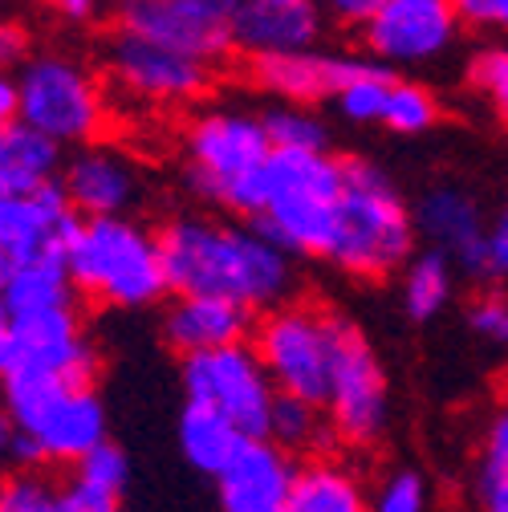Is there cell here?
Here are the masks:
<instances>
[{"label": "cell", "instance_id": "obj_27", "mask_svg": "<svg viewBox=\"0 0 508 512\" xmlns=\"http://www.w3.org/2000/svg\"><path fill=\"white\" fill-rule=\"evenodd\" d=\"M240 439L244 435L224 415H216L212 407H200V403H187L179 415V427H175V443H179L183 464L208 480L232 460Z\"/></svg>", "mask_w": 508, "mask_h": 512}, {"label": "cell", "instance_id": "obj_26", "mask_svg": "<svg viewBox=\"0 0 508 512\" xmlns=\"http://www.w3.org/2000/svg\"><path fill=\"white\" fill-rule=\"evenodd\" d=\"M61 147L37 135L21 118L0 122V191H33L57 179Z\"/></svg>", "mask_w": 508, "mask_h": 512}, {"label": "cell", "instance_id": "obj_16", "mask_svg": "<svg viewBox=\"0 0 508 512\" xmlns=\"http://www.w3.org/2000/svg\"><path fill=\"white\" fill-rule=\"evenodd\" d=\"M9 370L41 374V378H94L98 354H94V342L78 317V305L33 313V317H13Z\"/></svg>", "mask_w": 508, "mask_h": 512}, {"label": "cell", "instance_id": "obj_44", "mask_svg": "<svg viewBox=\"0 0 508 512\" xmlns=\"http://www.w3.org/2000/svg\"><path fill=\"white\" fill-rule=\"evenodd\" d=\"M13 265H17V261H13V256H9L5 248H0V285H5V281H9V273H13Z\"/></svg>", "mask_w": 508, "mask_h": 512}, {"label": "cell", "instance_id": "obj_29", "mask_svg": "<svg viewBox=\"0 0 508 512\" xmlns=\"http://www.w3.org/2000/svg\"><path fill=\"white\" fill-rule=\"evenodd\" d=\"M468 496L476 508L504 512L508 508V415L496 411L476 443L468 464Z\"/></svg>", "mask_w": 508, "mask_h": 512}, {"label": "cell", "instance_id": "obj_17", "mask_svg": "<svg viewBox=\"0 0 508 512\" xmlns=\"http://www.w3.org/2000/svg\"><path fill=\"white\" fill-rule=\"evenodd\" d=\"M297 460L269 435H244L232 460L212 476L224 512H285Z\"/></svg>", "mask_w": 508, "mask_h": 512}, {"label": "cell", "instance_id": "obj_42", "mask_svg": "<svg viewBox=\"0 0 508 512\" xmlns=\"http://www.w3.org/2000/svg\"><path fill=\"white\" fill-rule=\"evenodd\" d=\"M9 362H13V313L0 301V374L9 370Z\"/></svg>", "mask_w": 508, "mask_h": 512}, {"label": "cell", "instance_id": "obj_3", "mask_svg": "<svg viewBox=\"0 0 508 512\" xmlns=\"http://www.w3.org/2000/svg\"><path fill=\"white\" fill-rule=\"evenodd\" d=\"M419 248L411 204L370 159H342V191L322 261L354 281H391Z\"/></svg>", "mask_w": 508, "mask_h": 512}, {"label": "cell", "instance_id": "obj_13", "mask_svg": "<svg viewBox=\"0 0 508 512\" xmlns=\"http://www.w3.org/2000/svg\"><path fill=\"white\" fill-rule=\"evenodd\" d=\"M322 407L334 439L350 447H374L391 431V378L383 370L378 350L354 322L342 326L334 370H330V391Z\"/></svg>", "mask_w": 508, "mask_h": 512}, {"label": "cell", "instance_id": "obj_19", "mask_svg": "<svg viewBox=\"0 0 508 512\" xmlns=\"http://www.w3.org/2000/svg\"><path fill=\"white\" fill-rule=\"evenodd\" d=\"M366 66V53H342V49H322L305 45V49H289V53H269V57H252V78L257 86L281 102H330L334 90L358 70Z\"/></svg>", "mask_w": 508, "mask_h": 512}, {"label": "cell", "instance_id": "obj_1", "mask_svg": "<svg viewBox=\"0 0 508 512\" xmlns=\"http://www.w3.org/2000/svg\"><path fill=\"white\" fill-rule=\"evenodd\" d=\"M167 293H208L248 313L297 293V261L244 216L179 212L159 232Z\"/></svg>", "mask_w": 508, "mask_h": 512}, {"label": "cell", "instance_id": "obj_8", "mask_svg": "<svg viewBox=\"0 0 508 512\" xmlns=\"http://www.w3.org/2000/svg\"><path fill=\"white\" fill-rule=\"evenodd\" d=\"M350 317L338 309L285 297L261 313L252 330V350H257L273 391L297 395L309 403H326L330 370L338 354V338Z\"/></svg>", "mask_w": 508, "mask_h": 512}, {"label": "cell", "instance_id": "obj_31", "mask_svg": "<svg viewBox=\"0 0 508 512\" xmlns=\"http://www.w3.org/2000/svg\"><path fill=\"white\" fill-rule=\"evenodd\" d=\"M273 151H330V126L309 102H273L261 110Z\"/></svg>", "mask_w": 508, "mask_h": 512}, {"label": "cell", "instance_id": "obj_41", "mask_svg": "<svg viewBox=\"0 0 508 512\" xmlns=\"http://www.w3.org/2000/svg\"><path fill=\"white\" fill-rule=\"evenodd\" d=\"M17 118V74L9 66H0V122Z\"/></svg>", "mask_w": 508, "mask_h": 512}, {"label": "cell", "instance_id": "obj_38", "mask_svg": "<svg viewBox=\"0 0 508 512\" xmlns=\"http://www.w3.org/2000/svg\"><path fill=\"white\" fill-rule=\"evenodd\" d=\"M41 13H49L53 21H66V25H90L102 9L106 0H33Z\"/></svg>", "mask_w": 508, "mask_h": 512}, {"label": "cell", "instance_id": "obj_36", "mask_svg": "<svg viewBox=\"0 0 508 512\" xmlns=\"http://www.w3.org/2000/svg\"><path fill=\"white\" fill-rule=\"evenodd\" d=\"M464 322H468V330H472L476 342H484V346H504V338H508V301L500 297V289L480 293V297L468 305Z\"/></svg>", "mask_w": 508, "mask_h": 512}, {"label": "cell", "instance_id": "obj_43", "mask_svg": "<svg viewBox=\"0 0 508 512\" xmlns=\"http://www.w3.org/2000/svg\"><path fill=\"white\" fill-rule=\"evenodd\" d=\"M9 439H13V423H9L5 399H0V464H5V460H9Z\"/></svg>", "mask_w": 508, "mask_h": 512}, {"label": "cell", "instance_id": "obj_11", "mask_svg": "<svg viewBox=\"0 0 508 512\" xmlns=\"http://www.w3.org/2000/svg\"><path fill=\"white\" fill-rule=\"evenodd\" d=\"M362 53L391 74L443 66L464 41L448 0H383L362 25Z\"/></svg>", "mask_w": 508, "mask_h": 512}, {"label": "cell", "instance_id": "obj_22", "mask_svg": "<svg viewBox=\"0 0 508 512\" xmlns=\"http://www.w3.org/2000/svg\"><path fill=\"white\" fill-rule=\"evenodd\" d=\"M70 468H74V476L61 480L57 512H114L126 500V488H131V456H126L118 443H110V435L102 443H94L86 456H78Z\"/></svg>", "mask_w": 508, "mask_h": 512}, {"label": "cell", "instance_id": "obj_33", "mask_svg": "<svg viewBox=\"0 0 508 512\" xmlns=\"http://www.w3.org/2000/svg\"><path fill=\"white\" fill-rule=\"evenodd\" d=\"M61 484L41 472V464H17L13 476L0 480V512H57Z\"/></svg>", "mask_w": 508, "mask_h": 512}, {"label": "cell", "instance_id": "obj_5", "mask_svg": "<svg viewBox=\"0 0 508 512\" xmlns=\"http://www.w3.org/2000/svg\"><path fill=\"white\" fill-rule=\"evenodd\" d=\"M0 399L13 431L33 443L41 464L70 468L110 431L94 378H41L9 370L0 374Z\"/></svg>", "mask_w": 508, "mask_h": 512}, {"label": "cell", "instance_id": "obj_37", "mask_svg": "<svg viewBox=\"0 0 508 512\" xmlns=\"http://www.w3.org/2000/svg\"><path fill=\"white\" fill-rule=\"evenodd\" d=\"M464 33H504L508 0H448Z\"/></svg>", "mask_w": 508, "mask_h": 512}, {"label": "cell", "instance_id": "obj_25", "mask_svg": "<svg viewBox=\"0 0 508 512\" xmlns=\"http://www.w3.org/2000/svg\"><path fill=\"white\" fill-rule=\"evenodd\" d=\"M399 277H403L399 281V301H403V313L411 317L415 326L435 322V317L452 305L456 281H460L456 265L439 248H423V252L415 248L403 261Z\"/></svg>", "mask_w": 508, "mask_h": 512}, {"label": "cell", "instance_id": "obj_34", "mask_svg": "<svg viewBox=\"0 0 508 512\" xmlns=\"http://www.w3.org/2000/svg\"><path fill=\"white\" fill-rule=\"evenodd\" d=\"M464 82L476 98L504 110V102H508V53L500 41H484L464 57Z\"/></svg>", "mask_w": 508, "mask_h": 512}, {"label": "cell", "instance_id": "obj_35", "mask_svg": "<svg viewBox=\"0 0 508 512\" xmlns=\"http://www.w3.org/2000/svg\"><path fill=\"white\" fill-rule=\"evenodd\" d=\"M366 504L378 512H423L431 504V484L419 468H391L378 476L374 492H366Z\"/></svg>", "mask_w": 508, "mask_h": 512}, {"label": "cell", "instance_id": "obj_14", "mask_svg": "<svg viewBox=\"0 0 508 512\" xmlns=\"http://www.w3.org/2000/svg\"><path fill=\"white\" fill-rule=\"evenodd\" d=\"M57 183L66 191L74 216H135L147 204V175L139 159L122 147L82 143L61 159Z\"/></svg>", "mask_w": 508, "mask_h": 512}, {"label": "cell", "instance_id": "obj_40", "mask_svg": "<svg viewBox=\"0 0 508 512\" xmlns=\"http://www.w3.org/2000/svg\"><path fill=\"white\" fill-rule=\"evenodd\" d=\"M29 53V37L21 25L0 21V66H17V61Z\"/></svg>", "mask_w": 508, "mask_h": 512}, {"label": "cell", "instance_id": "obj_21", "mask_svg": "<svg viewBox=\"0 0 508 512\" xmlns=\"http://www.w3.org/2000/svg\"><path fill=\"white\" fill-rule=\"evenodd\" d=\"M252 330L248 309L208 297V293H175L163 309V342L183 358L196 350H216L228 342H244Z\"/></svg>", "mask_w": 508, "mask_h": 512}, {"label": "cell", "instance_id": "obj_2", "mask_svg": "<svg viewBox=\"0 0 508 512\" xmlns=\"http://www.w3.org/2000/svg\"><path fill=\"white\" fill-rule=\"evenodd\" d=\"M269 155L273 143L261 114L240 102L204 106L179 131V167L187 191L232 216H257Z\"/></svg>", "mask_w": 508, "mask_h": 512}, {"label": "cell", "instance_id": "obj_18", "mask_svg": "<svg viewBox=\"0 0 508 512\" xmlns=\"http://www.w3.org/2000/svg\"><path fill=\"white\" fill-rule=\"evenodd\" d=\"M322 33L326 17L317 0H228V41L248 61L317 45Z\"/></svg>", "mask_w": 508, "mask_h": 512}, {"label": "cell", "instance_id": "obj_6", "mask_svg": "<svg viewBox=\"0 0 508 512\" xmlns=\"http://www.w3.org/2000/svg\"><path fill=\"white\" fill-rule=\"evenodd\" d=\"M17 118L49 143H94L110 122V90L86 57L70 49H37L17 61Z\"/></svg>", "mask_w": 508, "mask_h": 512}, {"label": "cell", "instance_id": "obj_7", "mask_svg": "<svg viewBox=\"0 0 508 512\" xmlns=\"http://www.w3.org/2000/svg\"><path fill=\"white\" fill-rule=\"evenodd\" d=\"M338 191L342 159H334L330 151H273L265 163L261 208L252 220L285 252L322 261L334 228Z\"/></svg>", "mask_w": 508, "mask_h": 512}, {"label": "cell", "instance_id": "obj_15", "mask_svg": "<svg viewBox=\"0 0 508 512\" xmlns=\"http://www.w3.org/2000/svg\"><path fill=\"white\" fill-rule=\"evenodd\" d=\"M114 21L126 33L220 61L228 41V0H114Z\"/></svg>", "mask_w": 508, "mask_h": 512}, {"label": "cell", "instance_id": "obj_32", "mask_svg": "<svg viewBox=\"0 0 508 512\" xmlns=\"http://www.w3.org/2000/svg\"><path fill=\"white\" fill-rule=\"evenodd\" d=\"M391 70H383L378 61L366 57V66H358L338 90H334V106L346 122L354 126H378V114H383V94H387Z\"/></svg>", "mask_w": 508, "mask_h": 512}, {"label": "cell", "instance_id": "obj_30", "mask_svg": "<svg viewBox=\"0 0 508 512\" xmlns=\"http://www.w3.org/2000/svg\"><path fill=\"white\" fill-rule=\"evenodd\" d=\"M439 118H443V110H439V98L431 94V86L391 74L387 94H383V114H378L383 131H391L399 139H423L439 126Z\"/></svg>", "mask_w": 508, "mask_h": 512}, {"label": "cell", "instance_id": "obj_20", "mask_svg": "<svg viewBox=\"0 0 508 512\" xmlns=\"http://www.w3.org/2000/svg\"><path fill=\"white\" fill-rule=\"evenodd\" d=\"M74 220L78 216L57 179H49L33 191H0V248H5L13 261L61 248Z\"/></svg>", "mask_w": 508, "mask_h": 512}, {"label": "cell", "instance_id": "obj_4", "mask_svg": "<svg viewBox=\"0 0 508 512\" xmlns=\"http://www.w3.org/2000/svg\"><path fill=\"white\" fill-rule=\"evenodd\" d=\"M61 261L74 293L106 309H151L167 297L159 236L139 216H78Z\"/></svg>", "mask_w": 508, "mask_h": 512}, {"label": "cell", "instance_id": "obj_28", "mask_svg": "<svg viewBox=\"0 0 508 512\" xmlns=\"http://www.w3.org/2000/svg\"><path fill=\"white\" fill-rule=\"evenodd\" d=\"M265 435H269L277 447H285L293 460H297V456L305 460V456L326 452L330 439H334L322 403H309V399H297V395H281V391L273 395Z\"/></svg>", "mask_w": 508, "mask_h": 512}, {"label": "cell", "instance_id": "obj_9", "mask_svg": "<svg viewBox=\"0 0 508 512\" xmlns=\"http://www.w3.org/2000/svg\"><path fill=\"white\" fill-rule=\"evenodd\" d=\"M102 82L131 110L200 106L216 86V61L114 29L102 45Z\"/></svg>", "mask_w": 508, "mask_h": 512}, {"label": "cell", "instance_id": "obj_39", "mask_svg": "<svg viewBox=\"0 0 508 512\" xmlns=\"http://www.w3.org/2000/svg\"><path fill=\"white\" fill-rule=\"evenodd\" d=\"M383 0H317V9L330 25H342V29H358Z\"/></svg>", "mask_w": 508, "mask_h": 512}, {"label": "cell", "instance_id": "obj_23", "mask_svg": "<svg viewBox=\"0 0 508 512\" xmlns=\"http://www.w3.org/2000/svg\"><path fill=\"white\" fill-rule=\"evenodd\" d=\"M362 508H366V484L346 460L317 452L293 468L285 512H362Z\"/></svg>", "mask_w": 508, "mask_h": 512}, {"label": "cell", "instance_id": "obj_24", "mask_svg": "<svg viewBox=\"0 0 508 512\" xmlns=\"http://www.w3.org/2000/svg\"><path fill=\"white\" fill-rule=\"evenodd\" d=\"M0 301L9 305L13 317H33V313H49V309H66L78 301L70 269L61 261V248L25 256L13 265L9 281L0 285Z\"/></svg>", "mask_w": 508, "mask_h": 512}, {"label": "cell", "instance_id": "obj_12", "mask_svg": "<svg viewBox=\"0 0 508 512\" xmlns=\"http://www.w3.org/2000/svg\"><path fill=\"white\" fill-rule=\"evenodd\" d=\"M179 382L187 403L212 407L224 415L240 435H265L269 407H273V382L257 358V350L244 342H228L216 350L183 354Z\"/></svg>", "mask_w": 508, "mask_h": 512}, {"label": "cell", "instance_id": "obj_10", "mask_svg": "<svg viewBox=\"0 0 508 512\" xmlns=\"http://www.w3.org/2000/svg\"><path fill=\"white\" fill-rule=\"evenodd\" d=\"M415 236L427 248H439L460 277L476 285H496L508 273V224L504 216L488 220L484 204L464 183H431L411 208Z\"/></svg>", "mask_w": 508, "mask_h": 512}]
</instances>
